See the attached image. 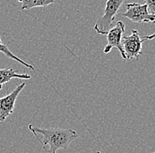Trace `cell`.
Listing matches in <instances>:
<instances>
[{"mask_svg": "<svg viewBox=\"0 0 155 153\" xmlns=\"http://www.w3.org/2000/svg\"><path fill=\"white\" fill-rule=\"evenodd\" d=\"M142 40L137 30H132L131 34L124 36L122 39V46L124 48L126 59L136 58L138 60L142 53Z\"/></svg>", "mask_w": 155, "mask_h": 153, "instance_id": "cell-4", "label": "cell"}, {"mask_svg": "<svg viewBox=\"0 0 155 153\" xmlns=\"http://www.w3.org/2000/svg\"><path fill=\"white\" fill-rule=\"evenodd\" d=\"M127 11L122 13L123 17L130 19L132 22L135 23H148L153 22L154 23L155 16L151 14L148 11V8L146 5H138L136 3L127 4L126 5Z\"/></svg>", "mask_w": 155, "mask_h": 153, "instance_id": "cell-3", "label": "cell"}, {"mask_svg": "<svg viewBox=\"0 0 155 153\" xmlns=\"http://www.w3.org/2000/svg\"><path fill=\"white\" fill-rule=\"evenodd\" d=\"M125 31V26L122 21H118L114 28L110 29L107 34V44L105 46L103 49V52L107 54L110 52V50L113 48H116L121 53V56L124 59H126L125 54L124 51V48L122 46V39H123V34Z\"/></svg>", "mask_w": 155, "mask_h": 153, "instance_id": "cell-5", "label": "cell"}, {"mask_svg": "<svg viewBox=\"0 0 155 153\" xmlns=\"http://www.w3.org/2000/svg\"><path fill=\"white\" fill-rule=\"evenodd\" d=\"M0 52L1 53H3L6 57H8L9 59H12V60H14V61H16V62H18L19 63H21V64H23L24 66H26L27 68H28L30 70H35V68L33 65H31V64H29L28 63H26V62H24L23 60H21L20 58H19L18 57H16L15 55H13L12 52H11V50H10L8 47L5 45V44H4V43H2L1 42V36H0Z\"/></svg>", "mask_w": 155, "mask_h": 153, "instance_id": "cell-9", "label": "cell"}, {"mask_svg": "<svg viewBox=\"0 0 155 153\" xmlns=\"http://www.w3.org/2000/svg\"><path fill=\"white\" fill-rule=\"evenodd\" d=\"M28 129L35 135H41L42 136V140L37 139V141L42 144L44 150L48 153H57L59 149L66 150L70 144L78 137L77 132L71 129H41L31 124L28 125Z\"/></svg>", "mask_w": 155, "mask_h": 153, "instance_id": "cell-1", "label": "cell"}, {"mask_svg": "<svg viewBox=\"0 0 155 153\" xmlns=\"http://www.w3.org/2000/svg\"><path fill=\"white\" fill-rule=\"evenodd\" d=\"M12 78L19 79H30L31 76L27 73H19L13 69H0V90L5 84L8 83Z\"/></svg>", "mask_w": 155, "mask_h": 153, "instance_id": "cell-7", "label": "cell"}, {"mask_svg": "<svg viewBox=\"0 0 155 153\" xmlns=\"http://www.w3.org/2000/svg\"><path fill=\"white\" fill-rule=\"evenodd\" d=\"M153 153H155V152H153Z\"/></svg>", "mask_w": 155, "mask_h": 153, "instance_id": "cell-13", "label": "cell"}, {"mask_svg": "<svg viewBox=\"0 0 155 153\" xmlns=\"http://www.w3.org/2000/svg\"><path fill=\"white\" fill-rule=\"evenodd\" d=\"M26 86L25 83L20 84L12 93L5 97H0V122H3L10 115L13 114L15 103L19 93L24 89Z\"/></svg>", "mask_w": 155, "mask_h": 153, "instance_id": "cell-6", "label": "cell"}, {"mask_svg": "<svg viewBox=\"0 0 155 153\" xmlns=\"http://www.w3.org/2000/svg\"><path fill=\"white\" fill-rule=\"evenodd\" d=\"M22 4L21 10H29L35 7H45L55 3V0H18Z\"/></svg>", "mask_w": 155, "mask_h": 153, "instance_id": "cell-8", "label": "cell"}, {"mask_svg": "<svg viewBox=\"0 0 155 153\" xmlns=\"http://www.w3.org/2000/svg\"><path fill=\"white\" fill-rule=\"evenodd\" d=\"M97 153H101V151H97Z\"/></svg>", "mask_w": 155, "mask_h": 153, "instance_id": "cell-12", "label": "cell"}, {"mask_svg": "<svg viewBox=\"0 0 155 153\" xmlns=\"http://www.w3.org/2000/svg\"><path fill=\"white\" fill-rule=\"evenodd\" d=\"M145 5H147L148 11L155 16V0H144Z\"/></svg>", "mask_w": 155, "mask_h": 153, "instance_id": "cell-10", "label": "cell"}, {"mask_svg": "<svg viewBox=\"0 0 155 153\" xmlns=\"http://www.w3.org/2000/svg\"><path fill=\"white\" fill-rule=\"evenodd\" d=\"M141 38H142L141 40H142L143 42L145 41H147V40H153V39H155V33L154 34H150V35H145V36H143V37H141Z\"/></svg>", "mask_w": 155, "mask_h": 153, "instance_id": "cell-11", "label": "cell"}, {"mask_svg": "<svg viewBox=\"0 0 155 153\" xmlns=\"http://www.w3.org/2000/svg\"><path fill=\"white\" fill-rule=\"evenodd\" d=\"M124 0H107L104 14L98 19L94 25V30L100 34H107L111 29L113 20Z\"/></svg>", "mask_w": 155, "mask_h": 153, "instance_id": "cell-2", "label": "cell"}]
</instances>
